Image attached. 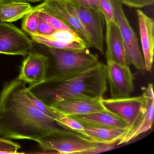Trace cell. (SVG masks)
I'll use <instances>...</instances> for the list:
<instances>
[{"label": "cell", "instance_id": "4dcf8cb0", "mask_svg": "<svg viewBox=\"0 0 154 154\" xmlns=\"http://www.w3.org/2000/svg\"><path fill=\"white\" fill-rule=\"evenodd\" d=\"M2 0H0V6L1 5V4H2Z\"/></svg>", "mask_w": 154, "mask_h": 154}, {"label": "cell", "instance_id": "ba28073f", "mask_svg": "<svg viewBox=\"0 0 154 154\" xmlns=\"http://www.w3.org/2000/svg\"><path fill=\"white\" fill-rule=\"evenodd\" d=\"M143 101L141 109L133 124L128 128L117 145L125 144L151 129L154 121V96L153 85L142 88Z\"/></svg>", "mask_w": 154, "mask_h": 154}, {"label": "cell", "instance_id": "7402d4cb", "mask_svg": "<svg viewBox=\"0 0 154 154\" xmlns=\"http://www.w3.org/2000/svg\"><path fill=\"white\" fill-rule=\"evenodd\" d=\"M39 16L40 18L42 19L46 22L50 24L52 26L57 30L59 31H67V32L75 34L63 21L50 14L39 11Z\"/></svg>", "mask_w": 154, "mask_h": 154}, {"label": "cell", "instance_id": "cb8c5ba5", "mask_svg": "<svg viewBox=\"0 0 154 154\" xmlns=\"http://www.w3.org/2000/svg\"><path fill=\"white\" fill-rule=\"evenodd\" d=\"M101 11L105 21H115L110 0H100Z\"/></svg>", "mask_w": 154, "mask_h": 154}, {"label": "cell", "instance_id": "ac0fdd59", "mask_svg": "<svg viewBox=\"0 0 154 154\" xmlns=\"http://www.w3.org/2000/svg\"><path fill=\"white\" fill-rule=\"evenodd\" d=\"M33 10L28 2L2 3L0 6V21L10 23L17 21Z\"/></svg>", "mask_w": 154, "mask_h": 154}, {"label": "cell", "instance_id": "5b68a950", "mask_svg": "<svg viewBox=\"0 0 154 154\" xmlns=\"http://www.w3.org/2000/svg\"><path fill=\"white\" fill-rule=\"evenodd\" d=\"M50 14L63 21L85 44L87 48H92L89 34L76 15L73 4L68 0H44L33 8Z\"/></svg>", "mask_w": 154, "mask_h": 154}, {"label": "cell", "instance_id": "277c9868", "mask_svg": "<svg viewBox=\"0 0 154 154\" xmlns=\"http://www.w3.org/2000/svg\"><path fill=\"white\" fill-rule=\"evenodd\" d=\"M36 142L44 152L58 154H90L100 144L69 129L48 133Z\"/></svg>", "mask_w": 154, "mask_h": 154}, {"label": "cell", "instance_id": "603a6c76", "mask_svg": "<svg viewBox=\"0 0 154 154\" xmlns=\"http://www.w3.org/2000/svg\"><path fill=\"white\" fill-rule=\"evenodd\" d=\"M58 121L66 129L80 131L84 129L83 124L71 116H62L59 118Z\"/></svg>", "mask_w": 154, "mask_h": 154}, {"label": "cell", "instance_id": "7a4b0ae2", "mask_svg": "<svg viewBox=\"0 0 154 154\" xmlns=\"http://www.w3.org/2000/svg\"><path fill=\"white\" fill-rule=\"evenodd\" d=\"M29 90L48 105L64 99L103 97L107 90L106 65L99 62L83 72L60 82L45 81Z\"/></svg>", "mask_w": 154, "mask_h": 154}, {"label": "cell", "instance_id": "6da1fadb", "mask_svg": "<svg viewBox=\"0 0 154 154\" xmlns=\"http://www.w3.org/2000/svg\"><path fill=\"white\" fill-rule=\"evenodd\" d=\"M26 85L17 77L3 86L0 93V135L36 141L48 133L66 129L36 108L28 97Z\"/></svg>", "mask_w": 154, "mask_h": 154}, {"label": "cell", "instance_id": "2e32d148", "mask_svg": "<svg viewBox=\"0 0 154 154\" xmlns=\"http://www.w3.org/2000/svg\"><path fill=\"white\" fill-rule=\"evenodd\" d=\"M70 116L84 125L127 129L128 127L125 122L105 110L83 115Z\"/></svg>", "mask_w": 154, "mask_h": 154}, {"label": "cell", "instance_id": "8992f818", "mask_svg": "<svg viewBox=\"0 0 154 154\" xmlns=\"http://www.w3.org/2000/svg\"><path fill=\"white\" fill-rule=\"evenodd\" d=\"M114 19L117 23L125 46L128 64H131L139 71L145 70L144 60L140 49L137 36L132 29L119 0H110Z\"/></svg>", "mask_w": 154, "mask_h": 154}, {"label": "cell", "instance_id": "8fae6325", "mask_svg": "<svg viewBox=\"0 0 154 154\" xmlns=\"http://www.w3.org/2000/svg\"><path fill=\"white\" fill-rule=\"evenodd\" d=\"M49 66V58L35 49L24 59L18 78L29 86L45 82Z\"/></svg>", "mask_w": 154, "mask_h": 154}, {"label": "cell", "instance_id": "9c48e42d", "mask_svg": "<svg viewBox=\"0 0 154 154\" xmlns=\"http://www.w3.org/2000/svg\"><path fill=\"white\" fill-rule=\"evenodd\" d=\"M107 82L112 98L131 97L134 91V75L129 65H122L112 62L106 65Z\"/></svg>", "mask_w": 154, "mask_h": 154}, {"label": "cell", "instance_id": "7c38bea8", "mask_svg": "<svg viewBox=\"0 0 154 154\" xmlns=\"http://www.w3.org/2000/svg\"><path fill=\"white\" fill-rule=\"evenodd\" d=\"M142 95L121 99L101 100L104 110L114 114L125 122L129 128L138 115L143 103Z\"/></svg>", "mask_w": 154, "mask_h": 154}, {"label": "cell", "instance_id": "484cf974", "mask_svg": "<svg viewBox=\"0 0 154 154\" xmlns=\"http://www.w3.org/2000/svg\"><path fill=\"white\" fill-rule=\"evenodd\" d=\"M121 3L130 8H140L153 5L154 0H119Z\"/></svg>", "mask_w": 154, "mask_h": 154}, {"label": "cell", "instance_id": "d6986e66", "mask_svg": "<svg viewBox=\"0 0 154 154\" xmlns=\"http://www.w3.org/2000/svg\"><path fill=\"white\" fill-rule=\"evenodd\" d=\"M30 36L33 42L49 47L71 50H83L87 48L86 45L82 41L65 43L51 38L42 36L38 35Z\"/></svg>", "mask_w": 154, "mask_h": 154}, {"label": "cell", "instance_id": "f1b7e54d", "mask_svg": "<svg viewBox=\"0 0 154 154\" xmlns=\"http://www.w3.org/2000/svg\"><path fill=\"white\" fill-rule=\"evenodd\" d=\"M44 0H2V3H11V2H35L42 1Z\"/></svg>", "mask_w": 154, "mask_h": 154}, {"label": "cell", "instance_id": "5bb4252c", "mask_svg": "<svg viewBox=\"0 0 154 154\" xmlns=\"http://www.w3.org/2000/svg\"><path fill=\"white\" fill-rule=\"evenodd\" d=\"M107 62L129 65L123 39L115 21H105Z\"/></svg>", "mask_w": 154, "mask_h": 154}, {"label": "cell", "instance_id": "e0dca14e", "mask_svg": "<svg viewBox=\"0 0 154 154\" xmlns=\"http://www.w3.org/2000/svg\"><path fill=\"white\" fill-rule=\"evenodd\" d=\"M83 126L82 130L74 131L94 142L100 144H117L123 138L127 130V129Z\"/></svg>", "mask_w": 154, "mask_h": 154}, {"label": "cell", "instance_id": "ffe728a7", "mask_svg": "<svg viewBox=\"0 0 154 154\" xmlns=\"http://www.w3.org/2000/svg\"><path fill=\"white\" fill-rule=\"evenodd\" d=\"M39 11L33 9L24 17L22 28L29 35H37L39 19Z\"/></svg>", "mask_w": 154, "mask_h": 154}, {"label": "cell", "instance_id": "3957f363", "mask_svg": "<svg viewBox=\"0 0 154 154\" xmlns=\"http://www.w3.org/2000/svg\"><path fill=\"white\" fill-rule=\"evenodd\" d=\"M50 57L45 81L60 82L76 76L99 63L97 54L85 48L71 50L43 45Z\"/></svg>", "mask_w": 154, "mask_h": 154}, {"label": "cell", "instance_id": "9a60e30c", "mask_svg": "<svg viewBox=\"0 0 154 154\" xmlns=\"http://www.w3.org/2000/svg\"><path fill=\"white\" fill-rule=\"evenodd\" d=\"M145 70L151 72L154 57V22L140 10L137 11Z\"/></svg>", "mask_w": 154, "mask_h": 154}, {"label": "cell", "instance_id": "4fadbf2b", "mask_svg": "<svg viewBox=\"0 0 154 154\" xmlns=\"http://www.w3.org/2000/svg\"><path fill=\"white\" fill-rule=\"evenodd\" d=\"M101 98H73L55 102L49 105L61 116L83 115L104 110Z\"/></svg>", "mask_w": 154, "mask_h": 154}, {"label": "cell", "instance_id": "d4e9b609", "mask_svg": "<svg viewBox=\"0 0 154 154\" xmlns=\"http://www.w3.org/2000/svg\"><path fill=\"white\" fill-rule=\"evenodd\" d=\"M58 30L45 20L39 17L37 35L42 36L49 37L52 35Z\"/></svg>", "mask_w": 154, "mask_h": 154}, {"label": "cell", "instance_id": "4316f807", "mask_svg": "<svg viewBox=\"0 0 154 154\" xmlns=\"http://www.w3.org/2000/svg\"><path fill=\"white\" fill-rule=\"evenodd\" d=\"M21 148L20 144L7 139L0 137V151L6 150H18Z\"/></svg>", "mask_w": 154, "mask_h": 154}, {"label": "cell", "instance_id": "44dd1931", "mask_svg": "<svg viewBox=\"0 0 154 154\" xmlns=\"http://www.w3.org/2000/svg\"><path fill=\"white\" fill-rule=\"evenodd\" d=\"M28 95L30 99V100L32 102L34 105L35 106L37 109H38L40 111L45 113L46 115L54 118L55 119L58 121L59 118L61 117L50 106L44 102L43 101L38 99L35 95H34L27 88Z\"/></svg>", "mask_w": 154, "mask_h": 154}, {"label": "cell", "instance_id": "f546056e", "mask_svg": "<svg viewBox=\"0 0 154 154\" xmlns=\"http://www.w3.org/2000/svg\"><path fill=\"white\" fill-rule=\"evenodd\" d=\"M18 150H2L0 151V154H22L20 152H18Z\"/></svg>", "mask_w": 154, "mask_h": 154}, {"label": "cell", "instance_id": "30bf717a", "mask_svg": "<svg viewBox=\"0 0 154 154\" xmlns=\"http://www.w3.org/2000/svg\"><path fill=\"white\" fill-rule=\"evenodd\" d=\"M72 4L78 19L90 36L92 48L103 54V30L105 20L102 13L93 8Z\"/></svg>", "mask_w": 154, "mask_h": 154}, {"label": "cell", "instance_id": "83f0119b", "mask_svg": "<svg viewBox=\"0 0 154 154\" xmlns=\"http://www.w3.org/2000/svg\"><path fill=\"white\" fill-rule=\"evenodd\" d=\"M68 1L73 4L83 6V7L93 8L101 11L100 0H68Z\"/></svg>", "mask_w": 154, "mask_h": 154}, {"label": "cell", "instance_id": "52a82bcc", "mask_svg": "<svg viewBox=\"0 0 154 154\" xmlns=\"http://www.w3.org/2000/svg\"><path fill=\"white\" fill-rule=\"evenodd\" d=\"M35 49L33 42L19 29L0 21V54L27 55Z\"/></svg>", "mask_w": 154, "mask_h": 154}]
</instances>
